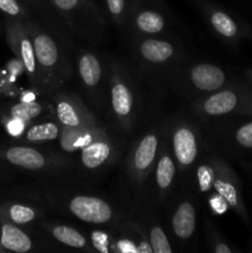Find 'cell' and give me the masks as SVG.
<instances>
[{
    "mask_svg": "<svg viewBox=\"0 0 252 253\" xmlns=\"http://www.w3.org/2000/svg\"><path fill=\"white\" fill-rule=\"evenodd\" d=\"M69 210L82 221L90 224H105L113 217V210L108 203L85 195L73 198L69 203Z\"/></svg>",
    "mask_w": 252,
    "mask_h": 253,
    "instance_id": "cell-1",
    "label": "cell"
},
{
    "mask_svg": "<svg viewBox=\"0 0 252 253\" xmlns=\"http://www.w3.org/2000/svg\"><path fill=\"white\" fill-rule=\"evenodd\" d=\"M7 40L15 53L21 59L27 73L34 77L36 74V56L34 44L20 22L12 21V24L7 26Z\"/></svg>",
    "mask_w": 252,
    "mask_h": 253,
    "instance_id": "cell-2",
    "label": "cell"
},
{
    "mask_svg": "<svg viewBox=\"0 0 252 253\" xmlns=\"http://www.w3.org/2000/svg\"><path fill=\"white\" fill-rule=\"evenodd\" d=\"M239 108H244L245 110L252 113V104H242L240 95L234 90L219 91L208 98L203 105L205 113L211 116L225 115Z\"/></svg>",
    "mask_w": 252,
    "mask_h": 253,
    "instance_id": "cell-3",
    "label": "cell"
},
{
    "mask_svg": "<svg viewBox=\"0 0 252 253\" xmlns=\"http://www.w3.org/2000/svg\"><path fill=\"white\" fill-rule=\"evenodd\" d=\"M2 157L16 167L25 169H41L46 166V160L39 151L24 146H14L2 151Z\"/></svg>",
    "mask_w": 252,
    "mask_h": 253,
    "instance_id": "cell-4",
    "label": "cell"
},
{
    "mask_svg": "<svg viewBox=\"0 0 252 253\" xmlns=\"http://www.w3.org/2000/svg\"><path fill=\"white\" fill-rule=\"evenodd\" d=\"M193 84L204 91L217 90L225 83V73L212 64H198L190 73Z\"/></svg>",
    "mask_w": 252,
    "mask_h": 253,
    "instance_id": "cell-5",
    "label": "cell"
},
{
    "mask_svg": "<svg viewBox=\"0 0 252 253\" xmlns=\"http://www.w3.org/2000/svg\"><path fill=\"white\" fill-rule=\"evenodd\" d=\"M173 148L175 157L182 166L192 165L198 153L197 140L192 130L179 127L173 135Z\"/></svg>",
    "mask_w": 252,
    "mask_h": 253,
    "instance_id": "cell-6",
    "label": "cell"
},
{
    "mask_svg": "<svg viewBox=\"0 0 252 253\" xmlns=\"http://www.w3.org/2000/svg\"><path fill=\"white\" fill-rule=\"evenodd\" d=\"M0 246L7 251L25 253L32 247V241L29 235L20 230L16 225L2 222L0 226Z\"/></svg>",
    "mask_w": 252,
    "mask_h": 253,
    "instance_id": "cell-7",
    "label": "cell"
},
{
    "mask_svg": "<svg viewBox=\"0 0 252 253\" xmlns=\"http://www.w3.org/2000/svg\"><path fill=\"white\" fill-rule=\"evenodd\" d=\"M35 56L40 66L43 68H52L58 61V48L53 40L46 34L36 32L32 37Z\"/></svg>",
    "mask_w": 252,
    "mask_h": 253,
    "instance_id": "cell-8",
    "label": "cell"
},
{
    "mask_svg": "<svg viewBox=\"0 0 252 253\" xmlns=\"http://www.w3.org/2000/svg\"><path fill=\"white\" fill-rule=\"evenodd\" d=\"M172 227L179 239H189L195 230V210L190 203L185 202L178 207L172 219Z\"/></svg>",
    "mask_w": 252,
    "mask_h": 253,
    "instance_id": "cell-9",
    "label": "cell"
},
{
    "mask_svg": "<svg viewBox=\"0 0 252 253\" xmlns=\"http://www.w3.org/2000/svg\"><path fill=\"white\" fill-rule=\"evenodd\" d=\"M157 137L152 133L142 138L133 156V166L136 169L143 172L152 165L157 152Z\"/></svg>",
    "mask_w": 252,
    "mask_h": 253,
    "instance_id": "cell-10",
    "label": "cell"
},
{
    "mask_svg": "<svg viewBox=\"0 0 252 253\" xmlns=\"http://www.w3.org/2000/svg\"><path fill=\"white\" fill-rule=\"evenodd\" d=\"M212 185L216 189L217 194L224 198L227 205L234 208L237 212H240V215L245 217L244 205L241 203V197H240V192L237 189L236 184L227 177H217L214 179V184Z\"/></svg>",
    "mask_w": 252,
    "mask_h": 253,
    "instance_id": "cell-11",
    "label": "cell"
},
{
    "mask_svg": "<svg viewBox=\"0 0 252 253\" xmlns=\"http://www.w3.org/2000/svg\"><path fill=\"white\" fill-rule=\"evenodd\" d=\"M173 46L168 42L158 40H146L141 44V54L147 61L153 63H161L167 61L173 54Z\"/></svg>",
    "mask_w": 252,
    "mask_h": 253,
    "instance_id": "cell-12",
    "label": "cell"
},
{
    "mask_svg": "<svg viewBox=\"0 0 252 253\" xmlns=\"http://www.w3.org/2000/svg\"><path fill=\"white\" fill-rule=\"evenodd\" d=\"M110 156V146L104 141H95L89 143L82 151V162L86 168L99 167Z\"/></svg>",
    "mask_w": 252,
    "mask_h": 253,
    "instance_id": "cell-13",
    "label": "cell"
},
{
    "mask_svg": "<svg viewBox=\"0 0 252 253\" xmlns=\"http://www.w3.org/2000/svg\"><path fill=\"white\" fill-rule=\"evenodd\" d=\"M78 68L82 81L86 85L95 86L99 83L101 77V68L100 63L96 59V57H94L90 53H86L84 56H82V58L79 59Z\"/></svg>",
    "mask_w": 252,
    "mask_h": 253,
    "instance_id": "cell-14",
    "label": "cell"
},
{
    "mask_svg": "<svg viewBox=\"0 0 252 253\" xmlns=\"http://www.w3.org/2000/svg\"><path fill=\"white\" fill-rule=\"evenodd\" d=\"M111 104L113 109L118 115L127 116L132 109V95L125 84L118 83L114 84L111 90Z\"/></svg>",
    "mask_w": 252,
    "mask_h": 253,
    "instance_id": "cell-15",
    "label": "cell"
},
{
    "mask_svg": "<svg viewBox=\"0 0 252 253\" xmlns=\"http://www.w3.org/2000/svg\"><path fill=\"white\" fill-rule=\"evenodd\" d=\"M53 236L54 239L58 240L62 244L67 245L69 247H74V249H83L86 245V240L84 239L81 232L72 229V227L63 226V225L54 227Z\"/></svg>",
    "mask_w": 252,
    "mask_h": 253,
    "instance_id": "cell-16",
    "label": "cell"
},
{
    "mask_svg": "<svg viewBox=\"0 0 252 253\" xmlns=\"http://www.w3.org/2000/svg\"><path fill=\"white\" fill-rule=\"evenodd\" d=\"M59 128L56 124L53 123H46L40 124V125H35L27 130L26 137L27 141L31 142H37V141H49L54 140L58 137Z\"/></svg>",
    "mask_w": 252,
    "mask_h": 253,
    "instance_id": "cell-17",
    "label": "cell"
},
{
    "mask_svg": "<svg viewBox=\"0 0 252 253\" xmlns=\"http://www.w3.org/2000/svg\"><path fill=\"white\" fill-rule=\"evenodd\" d=\"M42 105L36 101H22L9 109V116L22 121H29L41 115Z\"/></svg>",
    "mask_w": 252,
    "mask_h": 253,
    "instance_id": "cell-18",
    "label": "cell"
},
{
    "mask_svg": "<svg viewBox=\"0 0 252 253\" xmlns=\"http://www.w3.org/2000/svg\"><path fill=\"white\" fill-rule=\"evenodd\" d=\"M138 29L142 30L147 34H157L162 31L165 27V20L158 12L155 11H143L141 12L136 20Z\"/></svg>",
    "mask_w": 252,
    "mask_h": 253,
    "instance_id": "cell-19",
    "label": "cell"
},
{
    "mask_svg": "<svg viewBox=\"0 0 252 253\" xmlns=\"http://www.w3.org/2000/svg\"><path fill=\"white\" fill-rule=\"evenodd\" d=\"M211 24L214 29L222 36L232 39L237 35V25L227 14L222 11H214L211 14Z\"/></svg>",
    "mask_w": 252,
    "mask_h": 253,
    "instance_id": "cell-20",
    "label": "cell"
},
{
    "mask_svg": "<svg viewBox=\"0 0 252 253\" xmlns=\"http://www.w3.org/2000/svg\"><path fill=\"white\" fill-rule=\"evenodd\" d=\"M6 216L12 224L26 225L34 221L36 217V211L32 208L22 204H12L7 208Z\"/></svg>",
    "mask_w": 252,
    "mask_h": 253,
    "instance_id": "cell-21",
    "label": "cell"
},
{
    "mask_svg": "<svg viewBox=\"0 0 252 253\" xmlns=\"http://www.w3.org/2000/svg\"><path fill=\"white\" fill-rule=\"evenodd\" d=\"M175 168L174 163L168 156H163L160 160L157 166V173H156V179H157L158 187L166 189L170 185L173 178H174Z\"/></svg>",
    "mask_w": 252,
    "mask_h": 253,
    "instance_id": "cell-22",
    "label": "cell"
},
{
    "mask_svg": "<svg viewBox=\"0 0 252 253\" xmlns=\"http://www.w3.org/2000/svg\"><path fill=\"white\" fill-rule=\"evenodd\" d=\"M56 110L59 121L64 126H68V127H78L81 125V118H79L76 108L71 103H68V101H59L57 104Z\"/></svg>",
    "mask_w": 252,
    "mask_h": 253,
    "instance_id": "cell-23",
    "label": "cell"
},
{
    "mask_svg": "<svg viewBox=\"0 0 252 253\" xmlns=\"http://www.w3.org/2000/svg\"><path fill=\"white\" fill-rule=\"evenodd\" d=\"M151 249H152V252L156 253L172 252V249H170L167 236H166L165 232L162 231V229H160V227L157 226L153 227L152 231H151Z\"/></svg>",
    "mask_w": 252,
    "mask_h": 253,
    "instance_id": "cell-24",
    "label": "cell"
},
{
    "mask_svg": "<svg viewBox=\"0 0 252 253\" xmlns=\"http://www.w3.org/2000/svg\"><path fill=\"white\" fill-rule=\"evenodd\" d=\"M198 179H199V187L203 192L209 190L214 184V172L208 166H202L198 169Z\"/></svg>",
    "mask_w": 252,
    "mask_h": 253,
    "instance_id": "cell-25",
    "label": "cell"
},
{
    "mask_svg": "<svg viewBox=\"0 0 252 253\" xmlns=\"http://www.w3.org/2000/svg\"><path fill=\"white\" fill-rule=\"evenodd\" d=\"M237 143L242 147L252 148V123L245 124L239 130L236 131L235 135Z\"/></svg>",
    "mask_w": 252,
    "mask_h": 253,
    "instance_id": "cell-26",
    "label": "cell"
},
{
    "mask_svg": "<svg viewBox=\"0 0 252 253\" xmlns=\"http://www.w3.org/2000/svg\"><path fill=\"white\" fill-rule=\"evenodd\" d=\"M0 10L11 17H19L22 15V7L17 0H0Z\"/></svg>",
    "mask_w": 252,
    "mask_h": 253,
    "instance_id": "cell-27",
    "label": "cell"
},
{
    "mask_svg": "<svg viewBox=\"0 0 252 253\" xmlns=\"http://www.w3.org/2000/svg\"><path fill=\"white\" fill-rule=\"evenodd\" d=\"M91 239H93V244L98 251L108 252V236H106L104 232H100V231L93 232Z\"/></svg>",
    "mask_w": 252,
    "mask_h": 253,
    "instance_id": "cell-28",
    "label": "cell"
},
{
    "mask_svg": "<svg viewBox=\"0 0 252 253\" xmlns=\"http://www.w3.org/2000/svg\"><path fill=\"white\" fill-rule=\"evenodd\" d=\"M106 2H108L109 10L114 16H119L123 14L124 9H125V0H106Z\"/></svg>",
    "mask_w": 252,
    "mask_h": 253,
    "instance_id": "cell-29",
    "label": "cell"
},
{
    "mask_svg": "<svg viewBox=\"0 0 252 253\" xmlns=\"http://www.w3.org/2000/svg\"><path fill=\"white\" fill-rule=\"evenodd\" d=\"M24 123L25 121L19 120V119L11 118V120H10L6 125L7 131H9V132L14 136L20 135V133H21V131L24 130Z\"/></svg>",
    "mask_w": 252,
    "mask_h": 253,
    "instance_id": "cell-30",
    "label": "cell"
},
{
    "mask_svg": "<svg viewBox=\"0 0 252 253\" xmlns=\"http://www.w3.org/2000/svg\"><path fill=\"white\" fill-rule=\"evenodd\" d=\"M53 2L58 9L63 10V11H69L78 6L79 0H53Z\"/></svg>",
    "mask_w": 252,
    "mask_h": 253,
    "instance_id": "cell-31",
    "label": "cell"
},
{
    "mask_svg": "<svg viewBox=\"0 0 252 253\" xmlns=\"http://www.w3.org/2000/svg\"><path fill=\"white\" fill-rule=\"evenodd\" d=\"M226 204L227 203L225 202L224 198L220 197V195H217V197L212 198L211 199V207H212V209L217 212V214H221V212L226 211V209H227Z\"/></svg>",
    "mask_w": 252,
    "mask_h": 253,
    "instance_id": "cell-32",
    "label": "cell"
},
{
    "mask_svg": "<svg viewBox=\"0 0 252 253\" xmlns=\"http://www.w3.org/2000/svg\"><path fill=\"white\" fill-rule=\"evenodd\" d=\"M215 252L216 253H231V249L226 246L225 244H220L215 247Z\"/></svg>",
    "mask_w": 252,
    "mask_h": 253,
    "instance_id": "cell-33",
    "label": "cell"
},
{
    "mask_svg": "<svg viewBox=\"0 0 252 253\" xmlns=\"http://www.w3.org/2000/svg\"><path fill=\"white\" fill-rule=\"evenodd\" d=\"M250 77H251V79H252V71L250 72Z\"/></svg>",
    "mask_w": 252,
    "mask_h": 253,
    "instance_id": "cell-34",
    "label": "cell"
}]
</instances>
